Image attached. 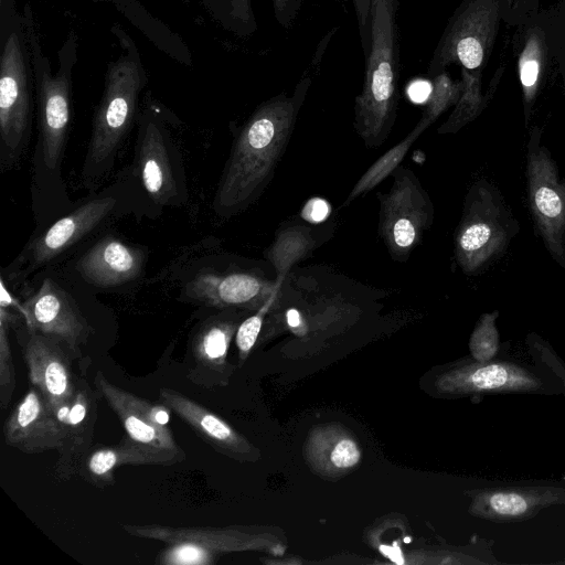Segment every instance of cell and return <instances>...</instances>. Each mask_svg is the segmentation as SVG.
Listing matches in <instances>:
<instances>
[{"mask_svg": "<svg viewBox=\"0 0 565 565\" xmlns=\"http://www.w3.org/2000/svg\"><path fill=\"white\" fill-rule=\"evenodd\" d=\"M311 83L309 76L302 77L291 95L280 93L265 100L243 125L213 201L221 216L244 211L270 183Z\"/></svg>", "mask_w": 565, "mask_h": 565, "instance_id": "cell-1", "label": "cell"}, {"mask_svg": "<svg viewBox=\"0 0 565 565\" xmlns=\"http://www.w3.org/2000/svg\"><path fill=\"white\" fill-rule=\"evenodd\" d=\"M398 0L371 1V43L362 89L354 103V128L367 148L382 146L394 126L398 105Z\"/></svg>", "mask_w": 565, "mask_h": 565, "instance_id": "cell-2", "label": "cell"}, {"mask_svg": "<svg viewBox=\"0 0 565 565\" xmlns=\"http://www.w3.org/2000/svg\"><path fill=\"white\" fill-rule=\"evenodd\" d=\"M519 226L499 192L479 180L469 189L455 233V257L467 275L483 270L507 248Z\"/></svg>", "mask_w": 565, "mask_h": 565, "instance_id": "cell-3", "label": "cell"}, {"mask_svg": "<svg viewBox=\"0 0 565 565\" xmlns=\"http://www.w3.org/2000/svg\"><path fill=\"white\" fill-rule=\"evenodd\" d=\"M131 536L161 541L164 548L156 563L162 565H207L226 553L262 550L282 554L285 547L266 533H252L241 527L186 526L160 524H124Z\"/></svg>", "mask_w": 565, "mask_h": 565, "instance_id": "cell-4", "label": "cell"}, {"mask_svg": "<svg viewBox=\"0 0 565 565\" xmlns=\"http://www.w3.org/2000/svg\"><path fill=\"white\" fill-rule=\"evenodd\" d=\"M142 70L132 54L120 56L108 68L96 111L85 170L106 168L129 129L142 86Z\"/></svg>", "mask_w": 565, "mask_h": 565, "instance_id": "cell-5", "label": "cell"}, {"mask_svg": "<svg viewBox=\"0 0 565 565\" xmlns=\"http://www.w3.org/2000/svg\"><path fill=\"white\" fill-rule=\"evenodd\" d=\"M387 193H379V232L391 256L405 262L434 220V206L419 179L398 166Z\"/></svg>", "mask_w": 565, "mask_h": 565, "instance_id": "cell-6", "label": "cell"}, {"mask_svg": "<svg viewBox=\"0 0 565 565\" xmlns=\"http://www.w3.org/2000/svg\"><path fill=\"white\" fill-rule=\"evenodd\" d=\"M526 195L546 250L565 269V180L559 178L548 149L541 145L537 128L527 143Z\"/></svg>", "mask_w": 565, "mask_h": 565, "instance_id": "cell-7", "label": "cell"}, {"mask_svg": "<svg viewBox=\"0 0 565 565\" xmlns=\"http://www.w3.org/2000/svg\"><path fill=\"white\" fill-rule=\"evenodd\" d=\"M93 385L120 420L125 435L156 455L162 466L185 459L168 426L171 409L167 405L149 402L115 385L102 371L94 375Z\"/></svg>", "mask_w": 565, "mask_h": 565, "instance_id": "cell-8", "label": "cell"}, {"mask_svg": "<svg viewBox=\"0 0 565 565\" xmlns=\"http://www.w3.org/2000/svg\"><path fill=\"white\" fill-rule=\"evenodd\" d=\"M22 305L28 329L58 340L74 360L83 359V348L94 329L62 287L47 278Z\"/></svg>", "mask_w": 565, "mask_h": 565, "instance_id": "cell-9", "label": "cell"}, {"mask_svg": "<svg viewBox=\"0 0 565 565\" xmlns=\"http://www.w3.org/2000/svg\"><path fill=\"white\" fill-rule=\"evenodd\" d=\"M29 380L58 417L71 404L76 391L74 360L58 340L26 328L20 338Z\"/></svg>", "mask_w": 565, "mask_h": 565, "instance_id": "cell-10", "label": "cell"}, {"mask_svg": "<svg viewBox=\"0 0 565 565\" xmlns=\"http://www.w3.org/2000/svg\"><path fill=\"white\" fill-rule=\"evenodd\" d=\"M435 385L448 396L546 391L544 381L533 371L516 363L492 360L459 363L440 373Z\"/></svg>", "mask_w": 565, "mask_h": 565, "instance_id": "cell-11", "label": "cell"}, {"mask_svg": "<svg viewBox=\"0 0 565 565\" xmlns=\"http://www.w3.org/2000/svg\"><path fill=\"white\" fill-rule=\"evenodd\" d=\"M490 28V6L486 0H466L447 24L427 67L429 77L445 72L451 63L477 70L484 57Z\"/></svg>", "mask_w": 565, "mask_h": 565, "instance_id": "cell-12", "label": "cell"}, {"mask_svg": "<svg viewBox=\"0 0 565 565\" xmlns=\"http://www.w3.org/2000/svg\"><path fill=\"white\" fill-rule=\"evenodd\" d=\"M0 72V137L2 146L14 154L23 143L30 117L28 72L20 39L14 33L4 44Z\"/></svg>", "mask_w": 565, "mask_h": 565, "instance_id": "cell-13", "label": "cell"}, {"mask_svg": "<svg viewBox=\"0 0 565 565\" xmlns=\"http://www.w3.org/2000/svg\"><path fill=\"white\" fill-rule=\"evenodd\" d=\"M238 328L234 312H223L202 321L189 342L188 379L213 388L228 384L233 366L227 361L231 341Z\"/></svg>", "mask_w": 565, "mask_h": 565, "instance_id": "cell-14", "label": "cell"}, {"mask_svg": "<svg viewBox=\"0 0 565 565\" xmlns=\"http://www.w3.org/2000/svg\"><path fill=\"white\" fill-rule=\"evenodd\" d=\"M81 374L76 375V391L67 411L58 418L64 425V440L54 466L56 480L68 481L75 475L86 452L92 448L97 420L98 401L102 397L87 380L89 359L83 358Z\"/></svg>", "mask_w": 565, "mask_h": 565, "instance_id": "cell-15", "label": "cell"}, {"mask_svg": "<svg viewBox=\"0 0 565 565\" xmlns=\"http://www.w3.org/2000/svg\"><path fill=\"white\" fill-rule=\"evenodd\" d=\"M6 445L28 455L58 451L64 425L34 386L14 406L3 425Z\"/></svg>", "mask_w": 565, "mask_h": 565, "instance_id": "cell-16", "label": "cell"}, {"mask_svg": "<svg viewBox=\"0 0 565 565\" xmlns=\"http://www.w3.org/2000/svg\"><path fill=\"white\" fill-rule=\"evenodd\" d=\"M280 285L248 273H200L185 287L190 300L218 308L258 310L271 296L278 295Z\"/></svg>", "mask_w": 565, "mask_h": 565, "instance_id": "cell-17", "label": "cell"}, {"mask_svg": "<svg viewBox=\"0 0 565 565\" xmlns=\"http://www.w3.org/2000/svg\"><path fill=\"white\" fill-rule=\"evenodd\" d=\"M469 512L493 522L527 520L543 509L565 504V488L556 486H504L475 491Z\"/></svg>", "mask_w": 565, "mask_h": 565, "instance_id": "cell-18", "label": "cell"}, {"mask_svg": "<svg viewBox=\"0 0 565 565\" xmlns=\"http://www.w3.org/2000/svg\"><path fill=\"white\" fill-rule=\"evenodd\" d=\"M159 399L217 452L238 461H252L258 457L257 449L246 437L189 396L163 387Z\"/></svg>", "mask_w": 565, "mask_h": 565, "instance_id": "cell-19", "label": "cell"}, {"mask_svg": "<svg viewBox=\"0 0 565 565\" xmlns=\"http://www.w3.org/2000/svg\"><path fill=\"white\" fill-rule=\"evenodd\" d=\"M143 264L145 254L141 249L115 237H105L81 257L77 270L87 282L108 288L138 277Z\"/></svg>", "mask_w": 565, "mask_h": 565, "instance_id": "cell-20", "label": "cell"}, {"mask_svg": "<svg viewBox=\"0 0 565 565\" xmlns=\"http://www.w3.org/2000/svg\"><path fill=\"white\" fill-rule=\"evenodd\" d=\"M39 87L42 157L44 164L53 170L61 160L70 125V79L62 72L55 76L43 73Z\"/></svg>", "mask_w": 565, "mask_h": 565, "instance_id": "cell-21", "label": "cell"}, {"mask_svg": "<svg viewBox=\"0 0 565 565\" xmlns=\"http://www.w3.org/2000/svg\"><path fill=\"white\" fill-rule=\"evenodd\" d=\"M113 198L92 200L56 221L33 243L31 266H42L97 226L114 209Z\"/></svg>", "mask_w": 565, "mask_h": 565, "instance_id": "cell-22", "label": "cell"}, {"mask_svg": "<svg viewBox=\"0 0 565 565\" xmlns=\"http://www.w3.org/2000/svg\"><path fill=\"white\" fill-rule=\"evenodd\" d=\"M138 163L149 196L158 204L175 203L179 185L168 138L152 121L146 125L140 135Z\"/></svg>", "mask_w": 565, "mask_h": 565, "instance_id": "cell-23", "label": "cell"}, {"mask_svg": "<svg viewBox=\"0 0 565 565\" xmlns=\"http://www.w3.org/2000/svg\"><path fill=\"white\" fill-rule=\"evenodd\" d=\"M305 456L310 467L324 477H337L361 460L355 438L340 425L316 427L308 436Z\"/></svg>", "mask_w": 565, "mask_h": 565, "instance_id": "cell-24", "label": "cell"}, {"mask_svg": "<svg viewBox=\"0 0 565 565\" xmlns=\"http://www.w3.org/2000/svg\"><path fill=\"white\" fill-rule=\"evenodd\" d=\"M126 465H159L161 460L124 435L113 446L96 445L82 459L77 475L87 483L105 489L115 483V471Z\"/></svg>", "mask_w": 565, "mask_h": 565, "instance_id": "cell-25", "label": "cell"}, {"mask_svg": "<svg viewBox=\"0 0 565 565\" xmlns=\"http://www.w3.org/2000/svg\"><path fill=\"white\" fill-rule=\"evenodd\" d=\"M315 246L316 239L309 227L292 225L279 231L266 250V257L276 271V284L281 286L291 266L303 259Z\"/></svg>", "mask_w": 565, "mask_h": 565, "instance_id": "cell-26", "label": "cell"}, {"mask_svg": "<svg viewBox=\"0 0 565 565\" xmlns=\"http://www.w3.org/2000/svg\"><path fill=\"white\" fill-rule=\"evenodd\" d=\"M426 129L427 128L424 125L417 122L413 130L402 141L382 154L356 181L345 199L343 206L370 192L385 178L392 174L394 170L401 166L414 141L418 139Z\"/></svg>", "mask_w": 565, "mask_h": 565, "instance_id": "cell-27", "label": "cell"}, {"mask_svg": "<svg viewBox=\"0 0 565 565\" xmlns=\"http://www.w3.org/2000/svg\"><path fill=\"white\" fill-rule=\"evenodd\" d=\"M462 86L441 72L433 77L426 106L418 122L428 128L460 97Z\"/></svg>", "mask_w": 565, "mask_h": 565, "instance_id": "cell-28", "label": "cell"}, {"mask_svg": "<svg viewBox=\"0 0 565 565\" xmlns=\"http://www.w3.org/2000/svg\"><path fill=\"white\" fill-rule=\"evenodd\" d=\"M7 307L0 306V406L6 409L17 385L14 363L9 341V327L14 322Z\"/></svg>", "mask_w": 565, "mask_h": 565, "instance_id": "cell-29", "label": "cell"}, {"mask_svg": "<svg viewBox=\"0 0 565 565\" xmlns=\"http://www.w3.org/2000/svg\"><path fill=\"white\" fill-rule=\"evenodd\" d=\"M499 312L483 313L478 320L470 340L469 350L473 360L479 362L490 361L499 350V332L497 319Z\"/></svg>", "mask_w": 565, "mask_h": 565, "instance_id": "cell-30", "label": "cell"}, {"mask_svg": "<svg viewBox=\"0 0 565 565\" xmlns=\"http://www.w3.org/2000/svg\"><path fill=\"white\" fill-rule=\"evenodd\" d=\"M542 64V44L537 35L529 38L519 61V76L525 103L530 105L537 89Z\"/></svg>", "mask_w": 565, "mask_h": 565, "instance_id": "cell-31", "label": "cell"}, {"mask_svg": "<svg viewBox=\"0 0 565 565\" xmlns=\"http://www.w3.org/2000/svg\"><path fill=\"white\" fill-rule=\"evenodd\" d=\"M271 296L256 312L242 321L235 333V343L238 350L239 362L243 363L254 348L260 333L264 319L273 306L276 297Z\"/></svg>", "mask_w": 565, "mask_h": 565, "instance_id": "cell-32", "label": "cell"}, {"mask_svg": "<svg viewBox=\"0 0 565 565\" xmlns=\"http://www.w3.org/2000/svg\"><path fill=\"white\" fill-rule=\"evenodd\" d=\"M526 342L533 359L545 366L562 383L565 391V362L554 352V350L541 337L531 333Z\"/></svg>", "mask_w": 565, "mask_h": 565, "instance_id": "cell-33", "label": "cell"}, {"mask_svg": "<svg viewBox=\"0 0 565 565\" xmlns=\"http://www.w3.org/2000/svg\"><path fill=\"white\" fill-rule=\"evenodd\" d=\"M371 1L372 0H352L364 55L369 52L371 43Z\"/></svg>", "mask_w": 565, "mask_h": 565, "instance_id": "cell-34", "label": "cell"}, {"mask_svg": "<svg viewBox=\"0 0 565 565\" xmlns=\"http://www.w3.org/2000/svg\"><path fill=\"white\" fill-rule=\"evenodd\" d=\"M238 1L243 7L245 2L249 7L248 0ZM302 2L303 0H273L277 22L285 29L290 28L300 11Z\"/></svg>", "mask_w": 565, "mask_h": 565, "instance_id": "cell-35", "label": "cell"}, {"mask_svg": "<svg viewBox=\"0 0 565 565\" xmlns=\"http://www.w3.org/2000/svg\"><path fill=\"white\" fill-rule=\"evenodd\" d=\"M330 212V205L326 200L313 198L303 206L301 216L311 223H320L329 216Z\"/></svg>", "mask_w": 565, "mask_h": 565, "instance_id": "cell-36", "label": "cell"}, {"mask_svg": "<svg viewBox=\"0 0 565 565\" xmlns=\"http://www.w3.org/2000/svg\"><path fill=\"white\" fill-rule=\"evenodd\" d=\"M341 1L347 2V1H350V0H341ZM351 1H352V0H351Z\"/></svg>", "mask_w": 565, "mask_h": 565, "instance_id": "cell-37", "label": "cell"}]
</instances>
